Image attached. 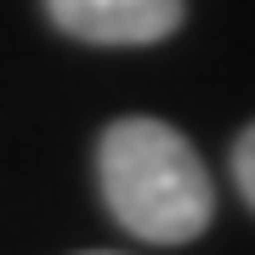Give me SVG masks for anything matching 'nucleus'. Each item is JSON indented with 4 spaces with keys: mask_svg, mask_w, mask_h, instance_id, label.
<instances>
[{
    "mask_svg": "<svg viewBox=\"0 0 255 255\" xmlns=\"http://www.w3.org/2000/svg\"><path fill=\"white\" fill-rule=\"evenodd\" d=\"M97 182L114 221L142 244H187L210 227L216 187L204 159L164 119H114L97 147Z\"/></svg>",
    "mask_w": 255,
    "mask_h": 255,
    "instance_id": "obj_1",
    "label": "nucleus"
},
{
    "mask_svg": "<svg viewBox=\"0 0 255 255\" xmlns=\"http://www.w3.org/2000/svg\"><path fill=\"white\" fill-rule=\"evenodd\" d=\"M51 23L91 46H153L182 28V0H46Z\"/></svg>",
    "mask_w": 255,
    "mask_h": 255,
    "instance_id": "obj_2",
    "label": "nucleus"
},
{
    "mask_svg": "<svg viewBox=\"0 0 255 255\" xmlns=\"http://www.w3.org/2000/svg\"><path fill=\"white\" fill-rule=\"evenodd\" d=\"M233 176H238V193L250 199V210H255V125L238 136V147H233Z\"/></svg>",
    "mask_w": 255,
    "mask_h": 255,
    "instance_id": "obj_3",
    "label": "nucleus"
}]
</instances>
